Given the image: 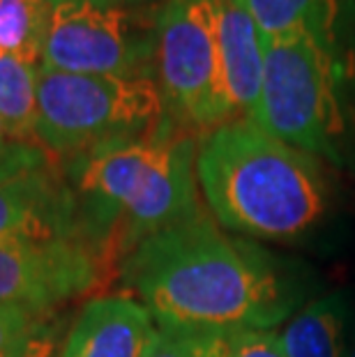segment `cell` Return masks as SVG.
I'll return each mask as SVG.
<instances>
[{
    "mask_svg": "<svg viewBox=\"0 0 355 357\" xmlns=\"http://www.w3.org/2000/svg\"><path fill=\"white\" fill-rule=\"evenodd\" d=\"M56 159L47 150H42L37 143H26L14 139L7 129L5 120L0 118V180L19 176V173L42 169L54 164Z\"/></svg>",
    "mask_w": 355,
    "mask_h": 357,
    "instance_id": "obj_18",
    "label": "cell"
},
{
    "mask_svg": "<svg viewBox=\"0 0 355 357\" xmlns=\"http://www.w3.org/2000/svg\"><path fill=\"white\" fill-rule=\"evenodd\" d=\"M49 10V0H0V56L40 67Z\"/></svg>",
    "mask_w": 355,
    "mask_h": 357,
    "instance_id": "obj_13",
    "label": "cell"
},
{
    "mask_svg": "<svg viewBox=\"0 0 355 357\" xmlns=\"http://www.w3.org/2000/svg\"><path fill=\"white\" fill-rule=\"evenodd\" d=\"M157 5L51 3L40 67L93 77L155 79Z\"/></svg>",
    "mask_w": 355,
    "mask_h": 357,
    "instance_id": "obj_7",
    "label": "cell"
},
{
    "mask_svg": "<svg viewBox=\"0 0 355 357\" xmlns=\"http://www.w3.org/2000/svg\"><path fill=\"white\" fill-rule=\"evenodd\" d=\"M196 150L199 136L166 120L150 136L107 143L60 164L77 203L79 238L102 265H120L150 235L203 210Z\"/></svg>",
    "mask_w": 355,
    "mask_h": 357,
    "instance_id": "obj_3",
    "label": "cell"
},
{
    "mask_svg": "<svg viewBox=\"0 0 355 357\" xmlns=\"http://www.w3.org/2000/svg\"><path fill=\"white\" fill-rule=\"evenodd\" d=\"M196 178L210 217L247 240H314L337 210L335 185L321 159L249 118H233L199 136Z\"/></svg>",
    "mask_w": 355,
    "mask_h": 357,
    "instance_id": "obj_2",
    "label": "cell"
},
{
    "mask_svg": "<svg viewBox=\"0 0 355 357\" xmlns=\"http://www.w3.org/2000/svg\"><path fill=\"white\" fill-rule=\"evenodd\" d=\"M120 279L155 323L273 330L302 307L298 272L206 210L150 235L120 263Z\"/></svg>",
    "mask_w": 355,
    "mask_h": 357,
    "instance_id": "obj_1",
    "label": "cell"
},
{
    "mask_svg": "<svg viewBox=\"0 0 355 357\" xmlns=\"http://www.w3.org/2000/svg\"><path fill=\"white\" fill-rule=\"evenodd\" d=\"M166 120L153 77H93L47 67L37 72L35 141L58 164L107 143L150 136Z\"/></svg>",
    "mask_w": 355,
    "mask_h": 357,
    "instance_id": "obj_5",
    "label": "cell"
},
{
    "mask_svg": "<svg viewBox=\"0 0 355 357\" xmlns=\"http://www.w3.org/2000/svg\"><path fill=\"white\" fill-rule=\"evenodd\" d=\"M229 357H286L275 330L229 332Z\"/></svg>",
    "mask_w": 355,
    "mask_h": 357,
    "instance_id": "obj_19",
    "label": "cell"
},
{
    "mask_svg": "<svg viewBox=\"0 0 355 357\" xmlns=\"http://www.w3.org/2000/svg\"><path fill=\"white\" fill-rule=\"evenodd\" d=\"M37 72L40 67L0 56V118L14 139L26 143H37Z\"/></svg>",
    "mask_w": 355,
    "mask_h": 357,
    "instance_id": "obj_14",
    "label": "cell"
},
{
    "mask_svg": "<svg viewBox=\"0 0 355 357\" xmlns=\"http://www.w3.org/2000/svg\"><path fill=\"white\" fill-rule=\"evenodd\" d=\"M346 357H355V321L351 323V334H349V351Z\"/></svg>",
    "mask_w": 355,
    "mask_h": 357,
    "instance_id": "obj_21",
    "label": "cell"
},
{
    "mask_svg": "<svg viewBox=\"0 0 355 357\" xmlns=\"http://www.w3.org/2000/svg\"><path fill=\"white\" fill-rule=\"evenodd\" d=\"M351 300L344 291L309 300L277 332L286 357H346Z\"/></svg>",
    "mask_w": 355,
    "mask_h": 357,
    "instance_id": "obj_12",
    "label": "cell"
},
{
    "mask_svg": "<svg viewBox=\"0 0 355 357\" xmlns=\"http://www.w3.org/2000/svg\"><path fill=\"white\" fill-rule=\"evenodd\" d=\"M252 123L321 162H344L335 35L302 28L263 40V81Z\"/></svg>",
    "mask_w": 355,
    "mask_h": 357,
    "instance_id": "obj_4",
    "label": "cell"
},
{
    "mask_svg": "<svg viewBox=\"0 0 355 357\" xmlns=\"http://www.w3.org/2000/svg\"><path fill=\"white\" fill-rule=\"evenodd\" d=\"M0 240H81L77 203L58 162L0 180Z\"/></svg>",
    "mask_w": 355,
    "mask_h": 357,
    "instance_id": "obj_9",
    "label": "cell"
},
{
    "mask_svg": "<svg viewBox=\"0 0 355 357\" xmlns=\"http://www.w3.org/2000/svg\"><path fill=\"white\" fill-rule=\"evenodd\" d=\"M155 81L166 116L203 136L233 116L224 88L219 47V0L157 3Z\"/></svg>",
    "mask_w": 355,
    "mask_h": 357,
    "instance_id": "obj_6",
    "label": "cell"
},
{
    "mask_svg": "<svg viewBox=\"0 0 355 357\" xmlns=\"http://www.w3.org/2000/svg\"><path fill=\"white\" fill-rule=\"evenodd\" d=\"M143 357H229V332L155 323Z\"/></svg>",
    "mask_w": 355,
    "mask_h": 357,
    "instance_id": "obj_17",
    "label": "cell"
},
{
    "mask_svg": "<svg viewBox=\"0 0 355 357\" xmlns=\"http://www.w3.org/2000/svg\"><path fill=\"white\" fill-rule=\"evenodd\" d=\"M155 318L132 295H104L83 305L58 357H143Z\"/></svg>",
    "mask_w": 355,
    "mask_h": 357,
    "instance_id": "obj_10",
    "label": "cell"
},
{
    "mask_svg": "<svg viewBox=\"0 0 355 357\" xmlns=\"http://www.w3.org/2000/svg\"><path fill=\"white\" fill-rule=\"evenodd\" d=\"M219 47L233 116L252 120L263 81V37L247 0H219Z\"/></svg>",
    "mask_w": 355,
    "mask_h": 357,
    "instance_id": "obj_11",
    "label": "cell"
},
{
    "mask_svg": "<svg viewBox=\"0 0 355 357\" xmlns=\"http://www.w3.org/2000/svg\"><path fill=\"white\" fill-rule=\"evenodd\" d=\"M102 270L81 240H0V307L56 311L93 291Z\"/></svg>",
    "mask_w": 355,
    "mask_h": 357,
    "instance_id": "obj_8",
    "label": "cell"
},
{
    "mask_svg": "<svg viewBox=\"0 0 355 357\" xmlns=\"http://www.w3.org/2000/svg\"><path fill=\"white\" fill-rule=\"evenodd\" d=\"M56 321V311L0 307V357H54Z\"/></svg>",
    "mask_w": 355,
    "mask_h": 357,
    "instance_id": "obj_15",
    "label": "cell"
},
{
    "mask_svg": "<svg viewBox=\"0 0 355 357\" xmlns=\"http://www.w3.org/2000/svg\"><path fill=\"white\" fill-rule=\"evenodd\" d=\"M263 40L291 30H319L332 35L335 0H247Z\"/></svg>",
    "mask_w": 355,
    "mask_h": 357,
    "instance_id": "obj_16",
    "label": "cell"
},
{
    "mask_svg": "<svg viewBox=\"0 0 355 357\" xmlns=\"http://www.w3.org/2000/svg\"><path fill=\"white\" fill-rule=\"evenodd\" d=\"M49 3H60V0H49ZM95 3H125V5H148L157 0H95Z\"/></svg>",
    "mask_w": 355,
    "mask_h": 357,
    "instance_id": "obj_20",
    "label": "cell"
}]
</instances>
